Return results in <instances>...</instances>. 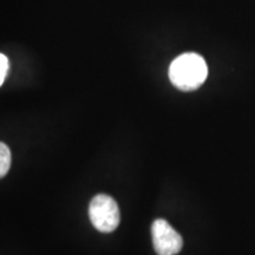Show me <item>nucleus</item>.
I'll use <instances>...</instances> for the list:
<instances>
[{
  "mask_svg": "<svg viewBox=\"0 0 255 255\" xmlns=\"http://www.w3.org/2000/svg\"><path fill=\"white\" fill-rule=\"evenodd\" d=\"M8 71V59L7 57L2 53H0V87L4 83L6 75H7Z\"/></svg>",
  "mask_w": 255,
  "mask_h": 255,
  "instance_id": "39448f33",
  "label": "nucleus"
},
{
  "mask_svg": "<svg viewBox=\"0 0 255 255\" xmlns=\"http://www.w3.org/2000/svg\"><path fill=\"white\" fill-rule=\"evenodd\" d=\"M208 66L203 57L194 52L183 53L173 60L169 68V79L181 91H194L205 83Z\"/></svg>",
  "mask_w": 255,
  "mask_h": 255,
  "instance_id": "f257e3e1",
  "label": "nucleus"
},
{
  "mask_svg": "<svg viewBox=\"0 0 255 255\" xmlns=\"http://www.w3.org/2000/svg\"><path fill=\"white\" fill-rule=\"evenodd\" d=\"M151 237L157 255H176L183 247L182 237L163 219L155 220L152 223Z\"/></svg>",
  "mask_w": 255,
  "mask_h": 255,
  "instance_id": "7ed1b4c3",
  "label": "nucleus"
},
{
  "mask_svg": "<svg viewBox=\"0 0 255 255\" xmlns=\"http://www.w3.org/2000/svg\"><path fill=\"white\" fill-rule=\"evenodd\" d=\"M89 216L94 227L102 233L114 232L121 221L120 208L116 201L105 194H98L91 200Z\"/></svg>",
  "mask_w": 255,
  "mask_h": 255,
  "instance_id": "f03ea898",
  "label": "nucleus"
},
{
  "mask_svg": "<svg viewBox=\"0 0 255 255\" xmlns=\"http://www.w3.org/2000/svg\"><path fill=\"white\" fill-rule=\"evenodd\" d=\"M11 167V151L5 143L0 142V178L8 173Z\"/></svg>",
  "mask_w": 255,
  "mask_h": 255,
  "instance_id": "20e7f679",
  "label": "nucleus"
}]
</instances>
